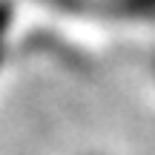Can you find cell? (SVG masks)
Masks as SVG:
<instances>
[{
	"label": "cell",
	"mask_w": 155,
	"mask_h": 155,
	"mask_svg": "<svg viewBox=\"0 0 155 155\" xmlns=\"http://www.w3.org/2000/svg\"><path fill=\"white\" fill-rule=\"evenodd\" d=\"M129 15H135L138 20H155V0H135Z\"/></svg>",
	"instance_id": "cell-1"
},
{
	"label": "cell",
	"mask_w": 155,
	"mask_h": 155,
	"mask_svg": "<svg viewBox=\"0 0 155 155\" xmlns=\"http://www.w3.org/2000/svg\"><path fill=\"white\" fill-rule=\"evenodd\" d=\"M150 69H152V78H155V52H152V61H150Z\"/></svg>",
	"instance_id": "cell-2"
}]
</instances>
